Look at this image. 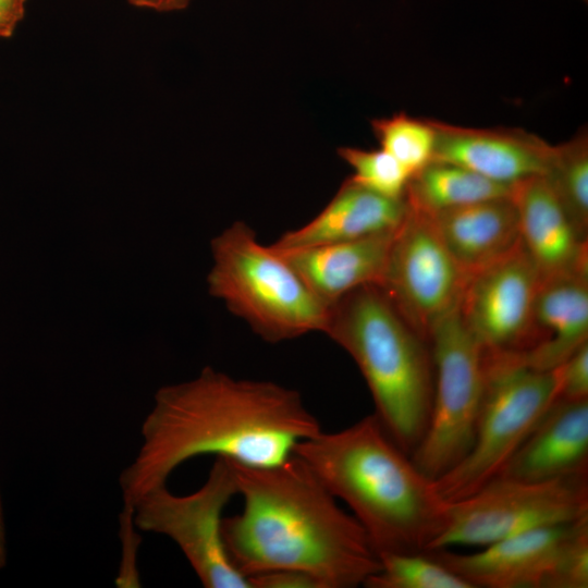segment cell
Returning <instances> with one entry per match:
<instances>
[{
    "label": "cell",
    "mask_w": 588,
    "mask_h": 588,
    "mask_svg": "<svg viewBox=\"0 0 588 588\" xmlns=\"http://www.w3.org/2000/svg\"><path fill=\"white\" fill-rule=\"evenodd\" d=\"M321 430L296 390L205 368L196 379L156 394L137 455L119 477L125 517L187 460L211 454L245 466H274Z\"/></svg>",
    "instance_id": "cell-1"
},
{
    "label": "cell",
    "mask_w": 588,
    "mask_h": 588,
    "mask_svg": "<svg viewBox=\"0 0 588 588\" xmlns=\"http://www.w3.org/2000/svg\"><path fill=\"white\" fill-rule=\"evenodd\" d=\"M232 465L243 509L223 517L222 536L246 578L291 569L313 576L322 588H353L380 571L362 525L299 457L269 467Z\"/></svg>",
    "instance_id": "cell-2"
},
{
    "label": "cell",
    "mask_w": 588,
    "mask_h": 588,
    "mask_svg": "<svg viewBox=\"0 0 588 588\" xmlns=\"http://www.w3.org/2000/svg\"><path fill=\"white\" fill-rule=\"evenodd\" d=\"M293 454L351 509L379 555L428 552L444 529L449 501L375 414L335 432L321 430Z\"/></svg>",
    "instance_id": "cell-3"
},
{
    "label": "cell",
    "mask_w": 588,
    "mask_h": 588,
    "mask_svg": "<svg viewBox=\"0 0 588 588\" xmlns=\"http://www.w3.org/2000/svg\"><path fill=\"white\" fill-rule=\"evenodd\" d=\"M323 333L356 363L370 391L375 416L412 455L432 409L434 368L429 342L375 284L357 287L335 302Z\"/></svg>",
    "instance_id": "cell-4"
},
{
    "label": "cell",
    "mask_w": 588,
    "mask_h": 588,
    "mask_svg": "<svg viewBox=\"0 0 588 588\" xmlns=\"http://www.w3.org/2000/svg\"><path fill=\"white\" fill-rule=\"evenodd\" d=\"M211 293L262 340L279 343L324 332L329 308L271 246L235 221L212 243Z\"/></svg>",
    "instance_id": "cell-5"
},
{
    "label": "cell",
    "mask_w": 588,
    "mask_h": 588,
    "mask_svg": "<svg viewBox=\"0 0 588 588\" xmlns=\"http://www.w3.org/2000/svg\"><path fill=\"white\" fill-rule=\"evenodd\" d=\"M482 406L465 457L434 480L446 501L466 498L498 477L559 396V368L538 370L515 355H488Z\"/></svg>",
    "instance_id": "cell-6"
},
{
    "label": "cell",
    "mask_w": 588,
    "mask_h": 588,
    "mask_svg": "<svg viewBox=\"0 0 588 588\" xmlns=\"http://www.w3.org/2000/svg\"><path fill=\"white\" fill-rule=\"evenodd\" d=\"M428 342L434 368L432 409L411 457L426 476L437 480L473 444L485 394L486 360L462 320L458 304L431 327Z\"/></svg>",
    "instance_id": "cell-7"
},
{
    "label": "cell",
    "mask_w": 588,
    "mask_h": 588,
    "mask_svg": "<svg viewBox=\"0 0 588 588\" xmlns=\"http://www.w3.org/2000/svg\"><path fill=\"white\" fill-rule=\"evenodd\" d=\"M588 516L587 476L526 481L498 476L473 494L449 501L444 529L432 550L482 548L538 528Z\"/></svg>",
    "instance_id": "cell-8"
},
{
    "label": "cell",
    "mask_w": 588,
    "mask_h": 588,
    "mask_svg": "<svg viewBox=\"0 0 588 588\" xmlns=\"http://www.w3.org/2000/svg\"><path fill=\"white\" fill-rule=\"evenodd\" d=\"M237 495L232 462L217 456L196 491L177 495L167 486L143 495L134 505L133 526L174 541L207 588H250L232 563L222 536V513Z\"/></svg>",
    "instance_id": "cell-9"
},
{
    "label": "cell",
    "mask_w": 588,
    "mask_h": 588,
    "mask_svg": "<svg viewBox=\"0 0 588 588\" xmlns=\"http://www.w3.org/2000/svg\"><path fill=\"white\" fill-rule=\"evenodd\" d=\"M406 206L378 286L428 341L431 327L458 304L467 277L441 241L431 216Z\"/></svg>",
    "instance_id": "cell-10"
},
{
    "label": "cell",
    "mask_w": 588,
    "mask_h": 588,
    "mask_svg": "<svg viewBox=\"0 0 588 588\" xmlns=\"http://www.w3.org/2000/svg\"><path fill=\"white\" fill-rule=\"evenodd\" d=\"M540 275L520 243L467 277L458 311L488 355H524L531 346L532 313Z\"/></svg>",
    "instance_id": "cell-11"
},
{
    "label": "cell",
    "mask_w": 588,
    "mask_h": 588,
    "mask_svg": "<svg viewBox=\"0 0 588 588\" xmlns=\"http://www.w3.org/2000/svg\"><path fill=\"white\" fill-rule=\"evenodd\" d=\"M585 518L518 534L471 553L428 552L473 588H544L565 542Z\"/></svg>",
    "instance_id": "cell-12"
},
{
    "label": "cell",
    "mask_w": 588,
    "mask_h": 588,
    "mask_svg": "<svg viewBox=\"0 0 588 588\" xmlns=\"http://www.w3.org/2000/svg\"><path fill=\"white\" fill-rule=\"evenodd\" d=\"M430 121L436 134L434 161L464 167L509 186L544 176L550 166L553 145L523 128L466 127Z\"/></svg>",
    "instance_id": "cell-13"
},
{
    "label": "cell",
    "mask_w": 588,
    "mask_h": 588,
    "mask_svg": "<svg viewBox=\"0 0 588 588\" xmlns=\"http://www.w3.org/2000/svg\"><path fill=\"white\" fill-rule=\"evenodd\" d=\"M520 241L540 281L552 277L588 274L587 235L575 225L544 176L512 185Z\"/></svg>",
    "instance_id": "cell-14"
},
{
    "label": "cell",
    "mask_w": 588,
    "mask_h": 588,
    "mask_svg": "<svg viewBox=\"0 0 588 588\" xmlns=\"http://www.w3.org/2000/svg\"><path fill=\"white\" fill-rule=\"evenodd\" d=\"M588 474V399L558 397L499 476L544 481Z\"/></svg>",
    "instance_id": "cell-15"
},
{
    "label": "cell",
    "mask_w": 588,
    "mask_h": 588,
    "mask_svg": "<svg viewBox=\"0 0 588 588\" xmlns=\"http://www.w3.org/2000/svg\"><path fill=\"white\" fill-rule=\"evenodd\" d=\"M394 231L296 249H273L330 308L357 287L380 284Z\"/></svg>",
    "instance_id": "cell-16"
},
{
    "label": "cell",
    "mask_w": 588,
    "mask_h": 588,
    "mask_svg": "<svg viewBox=\"0 0 588 588\" xmlns=\"http://www.w3.org/2000/svg\"><path fill=\"white\" fill-rule=\"evenodd\" d=\"M588 342V274L540 281L532 313L531 346L517 358L528 367L552 370Z\"/></svg>",
    "instance_id": "cell-17"
},
{
    "label": "cell",
    "mask_w": 588,
    "mask_h": 588,
    "mask_svg": "<svg viewBox=\"0 0 588 588\" xmlns=\"http://www.w3.org/2000/svg\"><path fill=\"white\" fill-rule=\"evenodd\" d=\"M431 218L441 241L466 277L503 258L522 243L511 195L440 211Z\"/></svg>",
    "instance_id": "cell-18"
},
{
    "label": "cell",
    "mask_w": 588,
    "mask_h": 588,
    "mask_svg": "<svg viewBox=\"0 0 588 588\" xmlns=\"http://www.w3.org/2000/svg\"><path fill=\"white\" fill-rule=\"evenodd\" d=\"M406 208L404 199L381 196L348 177L313 220L286 231L270 246L277 250H289L394 231Z\"/></svg>",
    "instance_id": "cell-19"
},
{
    "label": "cell",
    "mask_w": 588,
    "mask_h": 588,
    "mask_svg": "<svg viewBox=\"0 0 588 588\" xmlns=\"http://www.w3.org/2000/svg\"><path fill=\"white\" fill-rule=\"evenodd\" d=\"M511 189L512 186L493 182L464 167L432 160L409 177L404 200L412 208L431 216L510 196Z\"/></svg>",
    "instance_id": "cell-20"
},
{
    "label": "cell",
    "mask_w": 588,
    "mask_h": 588,
    "mask_svg": "<svg viewBox=\"0 0 588 588\" xmlns=\"http://www.w3.org/2000/svg\"><path fill=\"white\" fill-rule=\"evenodd\" d=\"M568 216L588 232V133L586 127L565 143L553 146L544 175Z\"/></svg>",
    "instance_id": "cell-21"
},
{
    "label": "cell",
    "mask_w": 588,
    "mask_h": 588,
    "mask_svg": "<svg viewBox=\"0 0 588 588\" xmlns=\"http://www.w3.org/2000/svg\"><path fill=\"white\" fill-rule=\"evenodd\" d=\"M370 124L380 148L395 158L411 176L432 160L436 134L430 119L400 112L372 119Z\"/></svg>",
    "instance_id": "cell-22"
},
{
    "label": "cell",
    "mask_w": 588,
    "mask_h": 588,
    "mask_svg": "<svg viewBox=\"0 0 588 588\" xmlns=\"http://www.w3.org/2000/svg\"><path fill=\"white\" fill-rule=\"evenodd\" d=\"M381 568L367 588H473L429 552L381 554Z\"/></svg>",
    "instance_id": "cell-23"
},
{
    "label": "cell",
    "mask_w": 588,
    "mask_h": 588,
    "mask_svg": "<svg viewBox=\"0 0 588 588\" xmlns=\"http://www.w3.org/2000/svg\"><path fill=\"white\" fill-rule=\"evenodd\" d=\"M338 155L352 168V181L381 196L404 199L411 173L390 154L345 146Z\"/></svg>",
    "instance_id": "cell-24"
},
{
    "label": "cell",
    "mask_w": 588,
    "mask_h": 588,
    "mask_svg": "<svg viewBox=\"0 0 588 588\" xmlns=\"http://www.w3.org/2000/svg\"><path fill=\"white\" fill-rule=\"evenodd\" d=\"M588 587V518L581 520L565 542L544 588Z\"/></svg>",
    "instance_id": "cell-25"
},
{
    "label": "cell",
    "mask_w": 588,
    "mask_h": 588,
    "mask_svg": "<svg viewBox=\"0 0 588 588\" xmlns=\"http://www.w3.org/2000/svg\"><path fill=\"white\" fill-rule=\"evenodd\" d=\"M559 396L567 400L588 399V342L580 345L559 367Z\"/></svg>",
    "instance_id": "cell-26"
},
{
    "label": "cell",
    "mask_w": 588,
    "mask_h": 588,
    "mask_svg": "<svg viewBox=\"0 0 588 588\" xmlns=\"http://www.w3.org/2000/svg\"><path fill=\"white\" fill-rule=\"evenodd\" d=\"M250 588H322L313 576L291 569L272 571L247 578Z\"/></svg>",
    "instance_id": "cell-27"
},
{
    "label": "cell",
    "mask_w": 588,
    "mask_h": 588,
    "mask_svg": "<svg viewBox=\"0 0 588 588\" xmlns=\"http://www.w3.org/2000/svg\"><path fill=\"white\" fill-rule=\"evenodd\" d=\"M26 0H0V39L10 38L24 19Z\"/></svg>",
    "instance_id": "cell-28"
},
{
    "label": "cell",
    "mask_w": 588,
    "mask_h": 588,
    "mask_svg": "<svg viewBox=\"0 0 588 588\" xmlns=\"http://www.w3.org/2000/svg\"><path fill=\"white\" fill-rule=\"evenodd\" d=\"M8 546H7V528L4 519L3 501L0 492V569L7 564Z\"/></svg>",
    "instance_id": "cell-29"
},
{
    "label": "cell",
    "mask_w": 588,
    "mask_h": 588,
    "mask_svg": "<svg viewBox=\"0 0 588 588\" xmlns=\"http://www.w3.org/2000/svg\"><path fill=\"white\" fill-rule=\"evenodd\" d=\"M191 0H161L158 11L172 12L185 9Z\"/></svg>",
    "instance_id": "cell-30"
},
{
    "label": "cell",
    "mask_w": 588,
    "mask_h": 588,
    "mask_svg": "<svg viewBox=\"0 0 588 588\" xmlns=\"http://www.w3.org/2000/svg\"><path fill=\"white\" fill-rule=\"evenodd\" d=\"M132 5L159 10L161 0H127Z\"/></svg>",
    "instance_id": "cell-31"
},
{
    "label": "cell",
    "mask_w": 588,
    "mask_h": 588,
    "mask_svg": "<svg viewBox=\"0 0 588 588\" xmlns=\"http://www.w3.org/2000/svg\"><path fill=\"white\" fill-rule=\"evenodd\" d=\"M586 1V0H585Z\"/></svg>",
    "instance_id": "cell-32"
}]
</instances>
